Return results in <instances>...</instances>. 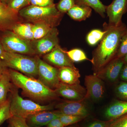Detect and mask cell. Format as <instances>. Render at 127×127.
Listing matches in <instances>:
<instances>
[{
  "instance_id": "7c38bea8",
  "label": "cell",
  "mask_w": 127,
  "mask_h": 127,
  "mask_svg": "<svg viewBox=\"0 0 127 127\" xmlns=\"http://www.w3.org/2000/svg\"><path fill=\"white\" fill-rule=\"evenodd\" d=\"M85 100L72 101L66 100L57 104L56 108L61 113L68 115L87 117L89 114Z\"/></svg>"
},
{
  "instance_id": "44dd1931",
  "label": "cell",
  "mask_w": 127,
  "mask_h": 127,
  "mask_svg": "<svg viewBox=\"0 0 127 127\" xmlns=\"http://www.w3.org/2000/svg\"><path fill=\"white\" fill-rule=\"evenodd\" d=\"M9 76V71L3 73L0 78V105L7 101V95L13 87Z\"/></svg>"
},
{
  "instance_id": "7a4b0ae2",
  "label": "cell",
  "mask_w": 127,
  "mask_h": 127,
  "mask_svg": "<svg viewBox=\"0 0 127 127\" xmlns=\"http://www.w3.org/2000/svg\"><path fill=\"white\" fill-rule=\"evenodd\" d=\"M11 81L14 86L22 90L23 94L32 100L45 102L58 97L56 91L48 88L39 80L26 76L17 71L9 69Z\"/></svg>"
},
{
  "instance_id": "d6a6232c",
  "label": "cell",
  "mask_w": 127,
  "mask_h": 127,
  "mask_svg": "<svg viewBox=\"0 0 127 127\" xmlns=\"http://www.w3.org/2000/svg\"><path fill=\"white\" fill-rule=\"evenodd\" d=\"M9 123L14 127H30L25 119L12 116L9 119Z\"/></svg>"
},
{
  "instance_id": "5bb4252c",
  "label": "cell",
  "mask_w": 127,
  "mask_h": 127,
  "mask_svg": "<svg viewBox=\"0 0 127 127\" xmlns=\"http://www.w3.org/2000/svg\"><path fill=\"white\" fill-rule=\"evenodd\" d=\"M124 64L122 58H114L101 70L95 75L101 79H105L112 82H115L120 77L121 71Z\"/></svg>"
},
{
  "instance_id": "603a6c76",
  "label": "cell",
  "mask_w": 127,
  "mask_h": 127,
  "mask_svg": "<svg viewBox=\"0 0 127 127\" xmlns=\"http://www.w3.org/2000/svg\"><path fill=\"white\" fill-rule=\"evenodd\" d=\"M53 27L50 25L43 22L33 23V41L36 40L43 37Z\"/></svg>"
},
{
  "instance_id": "d6986e66",
  "label": "cell",
  "mask_w": 127,
  "mask_h": 127,
  "mask_svg": "<svg viewBox=\"0 0 127 127\" xmlns=\"http://www.w3.org/2000/svg\"><path fill=\"white\" fill-rule=\"evenodd\" d=\"M92 12L91 7L85 6L75 5L67 12L73 20L78 21L86 20L90 17Z\"/></svg>"
},
{
  "instance_id": "5b68a950",
  "label": "cell",
  "mask_w": 127,
  "mask_h": 127,
  "mask_svg": "<svg viewBox=\"0 0 127 127\" xmlns=\"http://www.w3.org/2000/svg\"><path fill=\"white\" fill-rule=\"evenodd\" d=\"M7 68L35 78L38 77V66L36 57L6 52L2 60Z\"/></svg>"
},
{
  "instance_id": "836d02e7",
  "label": "cell",
  "mask_w": 127,
  "mask_h": 127,
  "mask_svg": "<svg viewBox=\"0 0 127 127\" xmlns=\"http://www.w3.org/2000/svg\"><path fill=\"white\" fill-rule=\"evenodd\" d=\"M31 5L41 7L51 6L55 5L53 0H30Z\"/></svg>"
},
{
  "instance_id": "ee69618b",
  "label": "cell",
  "mask_w": 127,
  "mask_h": 127,
  "mask_svg": "<svg viewBox=\"0 0 127 127\" xmlns=\"http://www.w3.org/2000/svg\"></svg>"
},
{
  "instance_id": "8d00e7d4",
  "label": "cell",
  "mask_w": 127,
  "mask_h": 127,
  "mask_svg": "<svg viewBox=\"0 0 127 127\" xmlns=\"http://www.w3.org/2000/svg\"><path fill=\"white\" fill-rule=\"evenodd\" d=\"M119 78L123 81L127 82V63L125 64L123 67Z\"/></svg>"
},
{
  "instance_id": "d590c367",
  "label": "cell",
  "mask_w": 127,
  "mask_h": 127,
  "mask_svg": "<svg viewBox=\"0 0 127 127\" xmlns=\"http://www.w3.org/2000/svg\"><path fill=\"white\" fill-rule=\"evenodd\" d=\"M47 127H65L59 118V117L53 119L48 124Z\"/></svg>"
},
{
  "instance_id": "9a60e30c",
  "label": "cell",
  "mask_w": 127,
  "mask_h": 127,
  "mask_svg": "<svg viewBox=\"0 0 127 127\" xmlns=\"http://www.w3.org/2000/svg\"><path fill=\"white\" fill-rule=\"evenodd\" d=\"M18 13L10 9L0 0V30L9 31L19 23Z\"/></svg>"
},
{
  "instance_id": "277c9868",
  "label": "cell",
  "mask_w": 127,
  "mask_h": 127,
  "mask_svg": "<svg viewBox=\"0 0 127 127\" xmlns=\"http://www.w3.org/2000/svg\"><path fill=\"white\" fill-rule=\"evenodd\" d=\"M10 92V110L12 116L26 119L32 114L41 111H50L54 108L53 104L40 105L32 100L23 99L13 86Z\"/></svg>"
},
{
  "instance_id": "4dcf8cb0",
  "label": "cell",
  "mask_w": 127,
  "mask_h": 127,
  "mask_svg": "<svg viewBox=\"0 0 127 127\" xmlns=\"http://www.w3.org/2000/svg\"><path fill=\"white\" fill-rule=\"evenodd\" d=\"M116 96L120 100L127 101V82H121L115 88Z\"/></svg>"
},
{
  "instance_id": "3957f363",
  "label": "cell",
  "mask_w": 127,
  "mask_h": 127,
  "mask_svg": "<svg viewBox=\"0 0 127 127\" xmlns=\"http://www.w3.org/2000/svg\"><path fill=\"white\" fill-rule=\"evenodd\" d=\"M18 15L29 22H43L56 27L60 23L64 14L58 10L55 4L46 7L30 5L20 11Z\"/></svg>"
},
{
  "instance_id": "60d3db41",
  "label": "cell",
  "mask_w": 127,
  "mask_h": 127,
  "mask_svg": "<svg viewBox=\"0 0 127 127\" xmlns=\"http://www.w3.org/2000/svg\"><path fill=\"white\" fill-rule=\"evenodd\" d=\"M122 59L125 64L127 63V54L122 58Z\"/></svg>"
},
{
  "instance_id": "52a82bcc",
  "label": "cell",
  "mask_w": 127,
  "mask_h": 127,
  "mask_svg": "<svg viewBox=\"0 0 127 127\" xmlns=\"http://www.w3.org/2000/svg\"><path fill=\"white\" fill-rule=\"evenodd\" d=\"M35 57L38 66V79L48 88L56 90L60 83L58 77V68L42 60L38 56Z\"/></svg>"
},
{
  "instance_id": "7bdbcfd3",
  "label": "cell",
  "mask_w": 127,
  "mask_h": 127,
  "mask_svg": "<svg viewBox=\"0 0 127 127\" xmlns=\"http://www.w3.org/2000/svg\"><path fill=\"white\" fill-rule=\"evenodd\" d=\"M2 74H0V78L1 77V75H2Z\"/></svg>"
},
{
  "instance_id": "9c48e42d",
  "label": "cell",
  "mask_w": 127,
  "mask_h": 127,
  "mask_svg": "<svg viewBox=\"0 0 127 127\" xmlns=\"http://www.w3.org/2000/svg\"><path fill=\"white\" fill-rule=\"evenodd\" d=\"M84 84L87 91L85 100L91 98L94 101H98L104 96V86L102 79L97 75L86 76Z\"/></svg>"
},
{
  "instance_id": "ba28073f",
  "label": "cell",
  "mask_w": 127,
  "mask_h": 127,
  "mask_svg": "<svg viewBox=\"0 0 127 127\" xmlns=\"http://www.w3.org/2000/svg\"><path fill=\"white\" fill-rule=\"evenodd\" d=\"M58 30L53 27L45 36L36 40L31 41L32 48L37 56H44L59 45Z\"/></svg>"
},
{
  "instance_id": "4fadbf2b",
  "label": "cell",
  "mask_w": 127,
  "mask_h": 127,
  "mask_svg": "<svg viewBox=\"0 0 127 127\" xmlns=\"http://www.w3.org/2000/svg\"><path fill=\"white\" fill-rule=\"evenodd\" d=\"M127 12V0H113L106 8V13L109 18L108 24L115 26L121 25L123 16Z\"/></svg>"
},
{
  "instance_id": "8992f818",
  "label": "cell",
  "mask_w": 127,
  "mask_h": 127,
  "mask_svg": "<svg viewBox=\"0 0 127 127\" xmlns=\"http://www.w3.org/2000/svg\"><path fill=\"white\" fill-rule=\"evenodd\" d=\"M0 41L6 52L30 56L35 55L31 41L20 37L12 31H6L5 32Z\"/></svg>"
},
{
  "instance_id": "d4e9b609",
  "label": "cell",
  "mask_w": 127,
  "mask_h": 127,
  "mask_svg": "<svg viewBox=\"0 0 127 127\" xmlns=\"http://www.w3.org/2000/svg\"><path fill=\"white\" fill-rule=\"evenodd\" d=\"M66 52L69 58L73 62H79L85 60H88L92 62V60L88 58L85 53L81 49L75 48L68 51H66Z\"/></svg>"
},
{
  "instance_id": "f546056e",
  "label": "cell",
  "mask_w": 127,
  "mask_h": 127,
  "mask_svg": "<svg viewBox=\"0 0 127 127\" xmlns=\"http://www.w3.org/2000/svg\"><path fill=\"white\" fill-rule=\"evenodd\" d=\"M75 5V0H59L56 6L60 12L64 14L67 13Z\"/></svg>"
},
{
  "instance_id": "74e56055",
  "label": "cell",
  "mask_w": 127,
  "mask_h": 127,
  "mask_svg": "<svg viewBox=\"0 0 127 127\" xmlns=\"http://www.w3.org/2000/svg\"><path fill=\"white\" fill-rule=\"evenodd\" d=\"M8 71L9 69L5 65L4 61L0 59V74H2L7 72Z\"/></svg>"
},
{
  "instance_id": "f6af8a7d",
  "label": "cell",
  "mask_w": 127,
  "mask_h": 127,
  "mask_svg": "<svg viewBox=\"0 0 127 127\" xmlns=\"http://www.w3.org/2000/svg\"></svg>"
},
{
  "instance_id": "f35d334b",
  "label": "cell",
  "mask_w": 127,
  "mask_h": 127,
  "mask_svg": "<svg viewBox=\"0 0 127 127\" xmlns=\"http://www.w3.org/2000/svg\"><path fill=\"white\" fill-rule=\"evenodd\" d=\"M5 52L6 51H5L2 45V43L0 40V59L2 60H4Z\"/></svg>"
},
{
  "instance_id": "1f68e13d",
  "label": "cell",
  "mask_w": 127,
  "mask_h": 127,
  "mask_svg": "<svg viewBox=\"0 0 127 127\" xmlns=\"http://www.w3.org/2000/svg\"><path fill=\"white\" fill-rule=\"evenodd\" d=\"M109 121L107 127H127V113L116 119Z\"/></svg>"
},
{
  "instance_id": "484cf974",
  "label": "cell",
  "mask_w": 127,
  "mask_h": 127,
  "mask_svg": "<svg viewBox=\"0 0 127 127\" xmlns=\"http://www.w3.org/2000/svg\"><path fill=\"white\" fill-rule=\"evenodd\" d=\"M12 117L10 110V100L0 105V125Z\"/></svg>"
},
{
  "instance_id": "2e32d148",
  "label": "cell",
  "mask_w": 127,
  "mask_h": 127,
  "mask_svg": "<svg viewBox=\"0 0 127 127\" xmlns=\"http://www.w3.org/2000/svg\"><path fill=\"white\" fill-rule=\"evenodd\" d=\"M61 113L58 111H41L28 117L26 121L30 127L46 126L53 119L59 117Z\"/></svg>"
},
{
  "instance_id": "e575fe53",
  "label": "cell",
  "mask_w": 127,
  "mask_h": 127,
  "mask_svg": "<svg viewBox=\"0 0 127 127\" xmlns=\"http://www.w3.org/2000/svg\"><path fill=\"white\" fill-rule=\"evenodd\" d=\"M109 121H105L96 120L91 123L87 127H107Z\"/></svg>"
},
{
  "instance_id": "f1b7e54d",
  "label": "cell",
  "mask_w": 127,
  "mask_h": 127,
  "mask_svg": "<svg viewBox=\"0 0 127 127\" xmlns=\"http://www.w3.org/2000/svg\"><path fill=\"white\" fill-rule=\"evenodd\" d=\"M127 54V29L123 34L120 45L115 58H122Z\"/></svg>"
},
{
  "instance_id": "83f0119b",
  "label": "cell",
  "mask_w": 127,
  "mask_h": 127,
  "mask_svg": "<svg viewBox=\"0 0 127 127\" xmlns=\"http://www.w3.org/2000/svg\"><path fill=\"white\" fill-rule=\"evenodd\" d=\"M31 5L30 0H11L8 4V7L14 11H19Z\"/></svg>"
},
{
  "instance_id": "7402d4cb",
  "label": "cell",
  "mask_w": 127,
  "mask_h": 127,
  "mask_svg": "<svg viewBox=\"0 0 127 127\" xmlns=\"http://www.w3.org/2000/svg\"><path fill=\"white\" fill-rule=\"evenodd\" d=\"M75 2L76 5L91 7L101 17H105L106 6L103 4L100 0H75Z\"/></svg>"
},
{
  "instance_id": "e0dca14e",
  "label": "cell",
  "mask_w": 127,
  "mask_h": 127,
  "mask_svg": "<svg viewBox=\"0 0 127 127\" xmlns=\"http://www.w3.org/2000/svg\"><path fill=\"white\" fill-rule=\"evenodd\" d=\"M58 77L60 83L68 85L80 84L81 75L75 67L66 66L58 68Z\"/></svg>"
},
{
  "instance_id": "cb8c5ba5",
  "label": "cell",
  "mask_w": 127,
  "mask_h": 127,
  "mask_svg": "<svg viewBox=\"0 0 127 127\" xmlns=\"http://www.w3.org/2000/svg\"><path fill=\"white\" fill-rule=\"evenodd\" d=\"M106 31L95 29L91 31L87 35L86 40L88 45L91 46H94L100 42L104 36Z\"/></svg>"
},
{
  "instance_id": "ac0fdd59",
  "label": "cell",
  "mask_w": 127,
  "mask_h": 127,
  "mask_svg": "<svg viewBox=\"0 0 127 127\" xmlns=\"http://www.w3.org/2000/svg\"><path fill=\"white\" fill-rule=\"evenodd\" d=\"M127 113V101L117 100L106 109L104 116L108 120L116 119Z\"/></svg>"
},
{
  "instance_id": "b9f144b4",
  "label": "cell",
  "mask_w": 127,
  "mask_h": 127,
  "mask_svg": "<svg viewBox=\"0 0 127 127\" xmlns=\"http://www.w3.org/2000/svg\"><path fill=\"white\" fill-rule=\"evenodd\" d=\"M14 127V126H13V125H12V124H11L10 123H9V125H8V127Z\"/></svg>"
},
{
  "instance_id": "6da1fadb",
  "label": "cell",
  "mask_w": 127,
  "mask_h": 127,
  "mask_svg": "<svg viewBox=\"0 0 127 127\" xmlns=\"http://www.w3.org/2000/svg\"><path fill=\"white\" fill-rule=\"evenodd\" d=\"M103 27L106 32L94 51L93 58L91 59L94 75L101 70L115 58L122 37L127 29L126 25L123 22L118 26L109 25L105 22Z\"/></svg>"
},
{
  "instance_id": "ab89813d",
  "label": "cell",
  "mask_w": 127,
  "mask_h": 127,
  "mask_svg": "<svg viewBox=\"0 0 127 127\" xmlns=\"http://www.w3.org/2000/svg\"><path fill=\"white\" fill-rule=\"evenodd\" d=\"M0 0L3 3H4V4L7 5L11 0Z\"/></svg>"
},
{
  "instance_id": "8fae6325",
  "label": "cell",
  "mask_w": 127,
  "mask_h": 127,
  "mask_svg": "<svg viewBox=\"0 0 127 127\" xmlns=\"http://www.w3.org/2000/svg\"><path fill=\"white\" fill-rule=\"evenodd\" d=\"M43 61L57 68L63 67H75L74 62L69 58L66 52L59 45L49 53L43 56Z\"/></svg>"
},
{
  "instance_id": "ffe728a7",
  "label": "cell",
  "mask_w": 127,
  "mask_h": 127,
  "mask_svg": "<svg viewBox=\"0 0 127 127\" xmlns=\"http://www.w3.org/2000/svg\"><path fill=\"white\" fill-rule=\"evenodd\" d=\"M33 23H17L12 27V31L20 37L30 41H33L32 32Z\"/></svg>"
},
{
  "instance_id": "30bf717a",
  "label": "cell",
  "mask_w": 127,
  "mask_h": 127,
  "mask_svg": "<svg viewBox=\"0 0 127 127\" xmlns=\"http://www.w3.org/2000/svg\"><path fill=\"white\" fill-rule=\"evenodd\" d=\"M58 95L68 101H77L85 100L86 88L79 84L68 85L60 83L55 90Z\"/></svg>"
},
{
  "instance_id": "4316f807",
  "label": "cell",
  "mask_w": 127,
  "mask_h": 127,
  "mask_svg": "<svg viewBox=\"0 0 127 127\" xmlns=\"http://www.w3.org/2000/svg\"><path fill=\"white\" fill-rule=\"evenodd\" d=\"M85 118L82 116L68 115L61 113L59 117L60 120L65 127L80 122Z\"/></svg>"
}]
</instances>
